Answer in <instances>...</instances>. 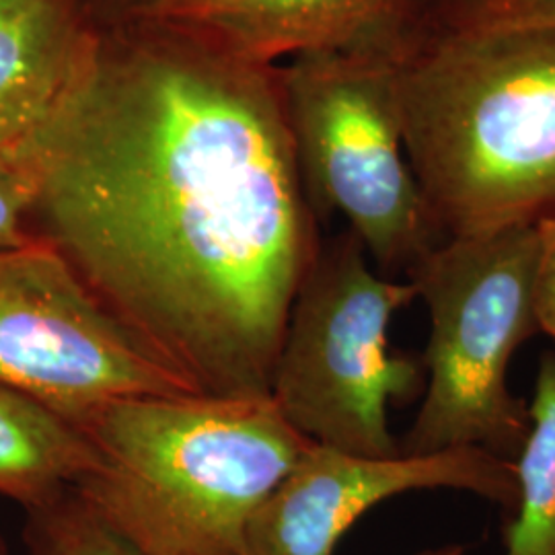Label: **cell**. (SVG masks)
<instances>
[{"label":"cell","instance_id":"obj_1","mask_svg":"<svg viewBox=\"0 0 555 555\" xmlns=\"http://www.w3.org/2000/svg\"><path fill=\"white\" fill-rule=\"evenodd\" d=\"M29 231L199 396H270L321 237L278 66L146 17L98 20L79 73L15 153Z\"/></svg>","mask_w":555,"mask_h":555},{"label":"cell","instance_id":"obj_2","mask_svg":"<svg viewBox=\"0 0 555 555\" xmlns=\"http://www.w3.org/2000/svg\"><path fill=\"white\" fill-rule=\"evenodd\" d=\"M396 82L405 159L444 237L555 219V27L426 15Z\"/></svg>","mask_w":555,"mask_h":555},{"label":"cell","instance_id":"obj_3","mask_svg":"<svg viewBox=\"0 0 555 555\" xmlns=\"http://www.w3.org/2000/svg\"><path fill=\"white\" fill-rule=\"evenodd\" d=\"M77 426L98 463L73 492L146 555H241L256 508L315 444L270 396L116 399Z\"/></svg>","mask_w":555,"mask_h":555},{"label":"cell","instance_id":"obj_4","mask_svg":"<svg viewBox=\"0 0 555 555\" xmlns=\"http://www.w3.org/2000/svg\"><path fill=\"white\" fill-rule=\"evenodd\" d=\"M537 227L447 238L408 274L430 309L424 401L401 456L481 449L515 463L531 428L508 389L516 348L539 334L533 309Z\"/></svg>","mask_w":555,"mask_h":555},{"label":"cell","instance_id":"obj_5","mask_svg":"<svg viewBox=\"0 0 555 555\" xmlns=\"http://www.w3.org/2000/svg\"><path fill=\"white\" fill-rule=\"evenodd\" d=\"M417 298L412 282L377 274L348 229L321 241L298 286L270 377V397L300 435L348 455L401 456L389 405L426 389L422 358L389 346V325Z\"/></svg>","mask_w":555,"mask_h":555},{"label":"cell","instance_id":"obj_6","mask_svg":"<svg viewBox=\"0 0 555 555\" xmlns=\"http://www.w3.org/2000/svg\"><path fill=\"white\" fill-rule=\"evenodd\" d=\"M399 52H334L278 66L298 176L318 222L348 219L383 278L410 274L447 237L403 151Z\"/></svg>","mask_w":555,"mask_h":555},{"label":"cell","instance_id":"obj_7","mask_svg":"<svg viewBox=\"0 0 555 555\" xmlns=\"http://www.w3.org/2000/svg\"><path fill=\"white\" fill-rule=\"evenodd\" d=\"M0 383L75 426L116 399L199 396L40 241L0 251Z\"/></svg>","mask_w":555,"mask_h":555},{"label":"cell","instance_id":"obj_8","mask_svg":"<svg viewBox=\"0 0 555 555\" xmlns=\"http://www.w3.org/2000/svg\"><path fill=\"white\" fill-rule=\"evenodd\" d=\"M453 488L518 506L515 463L481 449L366 459L313 444L249 518L241 555H334L339 539L383 500L412 490Z\"/></svg>","mask_w":555,"mask_h":555},{"label":"cell","instance_id":"obj_9","mask_svg":"<svg viewBox=\"0 0 555 555\" xmlns=\"http://www.w3.org/2000/svg\"><path fill=\"white\" fill-rule=\"evenodd\" d=\"M428 11L424 0H157L130 15L270 68L311 54L401 52Z\"/></svg>","mask_w":555,"mask_h":555},{"label":"cell","instance_id":"obj_10","mask_svg":"<svg viewBox=\"0 0 555 555\" xmlns=\"http://www.w3.org/2000/svg\"><path fill=\"white\" fill-rule=\"evenodd\" d=\"M98 31L89 0H0V153L50 118Z\"/></svg>","mask_w":555,"mask_h":555},{"label":"cell","instance_id":"obj_11","mask_svg":"<svg viewBox=\"0 0 555 555\" xmlns=\"http://www.w3.org/2000/svg\"><path fill=\"white\" fill-rule=\"evenodd\" d=\"M95 463L98 453L79 426L0 383V496L23 511L40 508Z\"/></svg>","mask_w":555,"mask_h":555},{"label":"cell","instance_id":"obj_12","mask_svg":"<svg viewBox=\"0 0 555 555\" xmlns=\"http://www.w3.org/2000/svg\"><path fill=\"white\" fill-rule=\"evenodd\" d=\"M531 428L515 461L518 506L504 522V555H555V352H543Z\"/></svg>","mask_w":555,"mask_h":555},{"label":"cell","instance_id":"obj_13","mask_svg":"<svg viewBox=\"0 0 555 555\" xmlns=\"http://www.w3.org/2000/svg\"><path fill=\"white\" fill-rule=\"evenodd\" d=\"M23 545L25 555H146L107 529L73 488L46 506L25 511Z\"/></svg>","mask_w":555,"mask_h":555},{"label":"cell","instance_id":"obj_14","mask_svg":"<svg viewBox=\"0 0 555 555\" xmlns=\"http://www.w3.org/2000/svg\"><path fill=\"white\" fill-rule=\"evenodd\" d=\"M430 17L477 29L555 27V0H447Z\"/></svg>","mask_w":555,"mask_h":555},{"label":"cell","instance_id":"obj_15","mask_svg":"<svg viewBox=\"0 0 555 555\" xmlns=\"http://www.w3.org/2000/svg\"><path fill=\"white\" fill-rule=\"evenodd\" d=\"M34 178L17 155L0 153V251L36 243L29 231Z\"/></svg>","mask_w":555,"mask_h":555},{"label":"cell","instance_id":"obj_16","mask_svg":"<svg viewBox=\"0 0 555 555\" xmlns=\"http://www.w3.org/2000/svg\"><path fill=\"white\" fill-rule=\"evenodd\" d=\"M535 278H533V309L539 332L555 339V219L537 224Z\"/></svg>","mask_w":555,"mask_h":555},{"label":"cell","instance_id":"obj_17","mask_svg":"<svg viewBox=\"0 0 555 555\" xmlns=\"http://www.w3.org/2000/svg\"><path fill=\"white\" fill-rule=\"evenodd\" d=\"M98 20H112L119 15H130L151 7L157 0H89Z\"/></svg>","mask_w":555,"mask_h":555},{"label":"cell","instance_id":"obj_18","mask_svg":"<svg viewBox=\"0 0 555 555\" xmlns=\"http://www.w3.org/2000/svg\"><path fill=\"white\" fill-rule=\"evenodd\" d=\"M465 554V545L461 543H449V545H440V547H430L424 550L416 555H463Z\"/></svg>","mask_w":555,"mask_h":555},{"label":"cell","instance_id":"obj_19","mask_svg":"<svg viewBox=\"0 0 555 555\" xmlns=\"http://www.w3.org/2000/svg\"><path fill=\"white\" fill-rule=\"evenodd\" d=\"M0 555H13L11 547H9V543L4 541V537L2 535H0Z\"/></svg>","mask_w":555,"mask_h":555},{"label":"cell","instance_id":"obj_20","mask_svg":"<svg viewBox=\"0 0 555 555\" xmlns=\"http://www.w3.org/2000/svg\"><path fill=\"white\" fill-rule=\"evenodd\" d=\"M424 2H426V7H428V9H435V7L442 4V2H447V0H424Z\"/></svg>","mask_w":555,"mask_h":555}]
</instances>
